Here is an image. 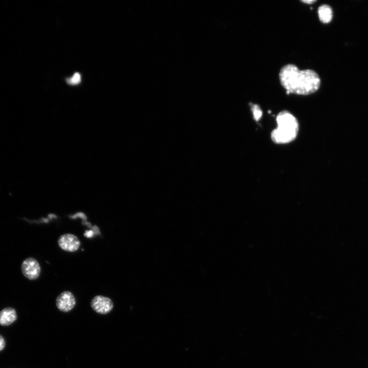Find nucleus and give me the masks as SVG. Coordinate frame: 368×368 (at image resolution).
I'll list each match as a JSON object with an SVG mask.
<instances>
[{
	"mask_svg": "<svg viewBox=\"0 0 368 368\" xmlns=\"http://www.w3.org/2000/svg\"><path fill=\"white\" fill-rule=\"evenodd\" d=\"M279 79L288 94L308 95L316 92L321 86V79L315 71L301 70L293 64L281 68Z\"/></svg>",
	"mask_w": 368,
	"mask_h": 368,
	"instance_id": "f257e3e1",
	"label": "nucleus"
},
{
	"mask_svg": "<svg viewBox=\"0 0 368 368\" xmlns=\"http://www.w3.org/2000/svg\"><path fill=\"white\" fill-rule=\"evenodd\" d=\"M276 121L277 127L271 133L273 142L277 144L292 142L298 134V120L289 111L283 110L279 113Z\"/></svg>",
	"mask_w": 368,
	"mask_h": 368,
	"instance_id": "f03ea898",
	"label": "nucleus"
},
{
	"mask_svg": "<svg viewBox=\"0 0 368 368\" xmlns=\"http://www.w3.org/2000/svg\"><path fill=\"white\" fill-rule=\"evenodd\" d=\"M91 306L96 313L105 315L110 312L114 307V303L108 297L98 295L92 299Z\"/></svg>",
	"mask_w": 368,
	"mask_h": 368,
	"instance_id": "7ed1b4c3",
	"label": "nucleus"
},
{
	"mask_svg": "<svg viewBox=\"0 0 368 368\" xmlns=\"http://www.w3.org/2000/svg\"><path fill=\"white\" fill-rule=\"evenodd\" d=\"M21 269L24 276L31 280L37 279L41 273L39 263L32 258H28L23 261Z\"/></svg>",
	"mask_w": 368,
	"mask_h": 368,
	"instance_id": "20e7f679",
	"label": "nucleus"
},
{
	"mask_svg": "<svg viewBox=\"0 0 368 368\" xmlns=\"http://www.w3.org/2000/svg\"><path fill=\"white\" fill-rule=\"evenodd\" d=\"M76 301L74 294L69 291H64L56 298V305L64 313H68L75 306Z\"/></svg>",
	"mask_w": 368,
	"mask_h": 368,
	"instance_id": "39448f33",
	"label": "nucleus"
},
{
	"mask_svg": "<svg viewBox=\"0 0 368 368\" xmlns=\"http://www.w3.org/2000/svg\"><path fill=\"white\" fill-rule=\"evenodd\" d=\"M59 247L64 251L74 252L78 250L81 243L78 238L74 234L66 233L61 236L58 240Z\"/></svg>",
	"mask_w": 368,
	"mask_h": 368,
	"instance_id": "423d86ee",
	"label": "nucleus"
},
{
	"mask_svg": "<svg viewBox=\"0 0 368 368\" xmlns=\"http://www.w3.org/2000/svg\"><path fill=\"white\" fill-rule=\"evenodd\" d=\"M17 319V314L15 309L7 307L0 311V325L8 327Z\"/></svg>",
	"mask_w": 368,
	"mask_h": 368,
	"instance_id": "0eeeda50",
	"label": "nucleus"
},
{
	"mask_svg": "<svg viewBox=\"0 0 368 368\" xmlns=\"http://www.w3.org/2000/svg\"><path fill=\"white\" fill-rule=\"evenodd\" d=\"M318 13L319 19L323 23L328 24L332 21L333 11L329 5H321L318 8Z\"/></svg>",
	"mask_w": 368,
	"mask_h": 368,
	"instance_id": "6e6552de",
	"label": "nucleus"
},
{
	"mask_svg": "<svg viewBox=\"0 0 368 368\" xmlns=\"http://www.w3.org/2000/svg\"><path fill=\"white\" fill-rule=\"evenodd\" d=\"M252 111L254 119L257 121H259L262 116V111L260 107L258 105H253L252 106Z\"/></svg>",
	"mask_w": 368,
	"mask_h": 368,
	"instance_id": "1a4fd4ad",
	"label": "nucleus"
},
{
	"mask_svg": "<svg viewBox=\"0 0 368 368\" xmlns=\"http://www.w3.org/2000/svg\"><path fill=\"white\" fill-rule=\"evenodd\" d=\"M81 80L80 74L76 73L72 77L68 79L67 82L70 85H77L81 82Z\"/></svg>",
	"mask_w": 368,
	"mask_h": 368,
	"instance_id": "9d476101",
	"label": "nucleus"
},
{
	"mask_svg": "<svg viewBox=\"0 0 368 368\" xmlns=\"http://www.w3.org/2000/svg\"><path fill=\"white\" fill-rule=\"evenodd\" d=\"M6 345V343L4 337L0 335V351H2Z\"/></svg>",
	"mask_w": 368,
	"mask_h": 368,
	"instance_id": "9b49d317",
	"label": "nucleus"
},
{
	"mask_svg": "<svg viewBox=\"0 0 368 368\" xmlns=\"http://www.w3.org/2000/svg\"><path fill=\"white\" fill-rule=\"evenodd\" d=\"M301 2L305 4H311L315 3L316 1H315V0H304V1H301Z\"/></svg>",
	"mask_w": 368,
	"mask_h": 368,
	"instance_id": "f8f14e48",
	"label": "nucleus"
}]
</instances>
